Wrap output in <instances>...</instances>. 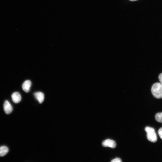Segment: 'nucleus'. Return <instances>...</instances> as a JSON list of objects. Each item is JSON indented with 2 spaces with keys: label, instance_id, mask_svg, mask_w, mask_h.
Returning <instances> with one entry per match:
<instances>
[{
  "label": "nucleus",
  "instance_id": "1",
  "mask_svg": "<svg viewBox=\"0 0 162 162\" xmlns=\"http://www.w3.org/2000/svg\"><path fill=\"white\" fill-rule=\"evenodd\" d=\"M151 92L153 96L157 99L162 98V85L160 83L154 84L151 88Z\"/></svg>",
  "mask_w": 162,
  "mask_h": 162
},
{
  "label": "nucleus",
  "instance_id": "2",
  "mask_svg": "<svg viewBox=\"0 0 162 162\" xmlns=\"http://www.w3.org/2000/svg\"><path fill=\"white\" fill-rule=\"evenodd\" d=\"M145 130L147 133V137L148 140L151 142H155L157 138L154 128L147 126L145 128Z\"/></svg>",
  "mask_w": 162,
  "mask_h": 162
},
{
  "label": "nucleus",
  "instance_id": "3",
  "mask_svg": "<svg viewBox=\"0 0 162 162\" xmlns=\"http://www.w3.org/2000/svg\"><path fill=\"white\" fill-rule=\"evenodd\" d=\"M102 145L104 147H109L111 148H115L116 146V143L115 141L110 139H107L103 141Z\"/></svg>",
  "mask_w": 162,
  "mask_h": 162
},
{
  "label": "nucleus",
  "instance_id": "4",
  "mask_svg": "<svg viewBox=\"0 0 162 162\" xmlns=\"http://www.w3.org/2000/svg\"><path fill=\"white\" fill-rule=\"evenodd\" d=\"M3 107L4 110L6 114L10 113L13 110L12 106L8 101L6 100L4 104Z\"/></svg>",
  "mask_w": 162,
  "mask_h": 162
},
{
  "label": "nucleus",
  "instance_id": "5",
  "mask_svg": "<svg viewBox=\"0 0 162 162\" xmlns=\"http://www.w3.org/2000/svg\"><path fill=\"white\" fill-rule=\"evenodd\" d=\"M12 100L15 103H19L21 100V96L19 93L15 92L13 93L11 95Z\"/></svg>",
  "mask_w": 162,
  "mask_h": 162
},
{
  "label": "nucleus",
  "instance_id": "6",
  "mask_svg": "<svg viewBox=\"0 0 162 162\" xmlns=\"http://www.w3.org/2000/svg\"><path fill=\"white\" fill-rule=\"evenodd\" d=\"M31 82L29 80H26L24 81L22 86L23 90L26 92H28L31 86Z\"/></svg>",
  "mask_w": 162,
  "mask_h": 162
},
{
  "label": "nucleus",
  "instance_id": "7",
  "mask_svg": "<svg viewBox=\"0 0 162 162\" xmlns=\"http://www.w3.org/2000/svg\"><path fill=\"white\" fill-rule=\"evenodd\" d=\"M36 99L40 104L42 103L44 101V94L41 92H37L34 94Z\"/></svg>",
  "mask_w": 162,
  "mask_h": 162
},
{
  "label": "nucleus",
  "instance_id": "8",
  "mask_svg": "<svg viewBox=\"0 0 162 162\" xmlns=\"http://www.w3.org/2000/svg\"><path fill=\"white\" fill-rule=\"evenodd\" d=\"M9 151L8 148L5 146L0 147V156H3L6 155Z\"/></svg>",
  "mask_w": 162,
  "mask_h": 162
},
{
  "label": "nucleus",
  "instance_id": "9",
  "mask_svg": "<svg viewBox=\"0 0 162 162\" xmlns=\"http://www.w3.org/2000/svg\"><path fill=\"white\" fill-rule=\"evenodd\" d=\"M155 118L158 122L162 123V112L157 113L155 116Z\"/></svg>",
  "mask_w": 162,
  "mask_h": 162
},
{
  "label": "nucleus",
  "instance_id": "10",
  "mask_svg": "<svg viewBox=\"0 0 162 162\" xmlns=\"http://www.w3.org/2000/svg\"><path fill=\"white\" fill-rule=\"evenodd\" d=\"M122 161L121 159L119 158H116L112 160L111 162H121Z\"/></svg>",
  "mask_w": 162,
  "mask_h": 162
},
{
  "label": "nucleus",
  "instance_id": "11",
  "mask_svg": "<svg viewBox=\"0 0 162 162\" xmlns=\"http://www.w3.org/2000/svg\"><path fill=\"white\" fill-rule=\"evenodd\" d=\"M158 134L160 138L162 140V127L159 129Z\"/></svg>",
  "mask_w": 162,
  "mask_h": 162
},
{
  "label": "nucleus",
  "instance_id": "12",
  "mask_svg": "<svg viewBox=\"0 0 162 162\" xmlns=\"http://www.w3.org/2000/svg\"><path fill=\"white\" fill-rule=\"evenodd\" d=\"M158 78L160 83L162 85V73H161L159 74Z\"/></svg>",
  "mask_w": 162,
  "mask_h": 162
},
{
  "label": "nucleus",
  "instance_id": "13",
  "mask_svg": "<svg viewBox=\"0 0 162 162\" xmlns=\"http://www.w3.org/2000/svg\"><path fill=\"white\" fill-rule=\"evenodd\" d=\"M130 1H137V0H129Z\"/></svg>",
  "mask_w": 162,
  "mask_h": 162
}]
</instances>
